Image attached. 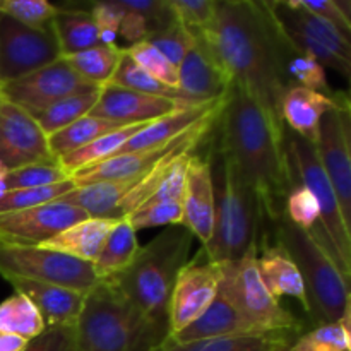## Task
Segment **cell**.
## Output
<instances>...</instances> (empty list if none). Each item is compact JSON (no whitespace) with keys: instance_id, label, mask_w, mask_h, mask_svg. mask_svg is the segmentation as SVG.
<instances>
[{"instance_id":"cell-42","label":"cell","mask_w":351,"mask_h":351,"mask_svg":"<svg viewBox=\"0 0 351 351\" xmlns=\"http://www.w3.org/2000/svg\"><path fill=\"white\" fill-rule=\"evenodd\" d=\"M123 50L147 74H151L154 79L170 86V88L178 89L177 67L161 51H158L153 45H149L147 41H141V43L132 45V47H125Z\"/></svg>"},{"instance_id":"cell-33","label":"cell","mask_w":351,"mask_h":351,"mask_svg":"<svg viewBox=\"0 0 351 351\" xmlns=\"http://www.w3.org/2000/svg\"><path fill=\"white\" fill-rule=\"evenodd\" d=\"M288 351H351V304L338 322L315 326L291 341Z\"/></svg>"},{"instance_id":"cell-34","label":"cell","mask_w":351,"mask_h":351,"mask_svg":"<svg viewBox=\"0 0 351 351\" xmlns=\"http://www.w3.org/2000/svg\"><path fill=\"white\" fill-rule=\"evenodd\" d=\"M110 84L120 86V88L130 89V91L143 93V95L158 96V98H168L175 99V101L187 103V105H194V103H191L184 95H182L180 89L170 88V86L163 84L161 81L154 79L151 74H147L144 69H141L139 65L125 53V50H123V57L122 60H120L119 69H117L115 75H113Z\"/></svg>"},{"instance_id":"cell-35","label":"cell","mask_w":351,"mask_h":351,"mask_svg":"<svg viewBox=\"0 0 351 351\" xmlns=\"http://www.w3.org/2000/svg\"><path fill=\"white\" fill-rule=\"evenodd\" d=\"M287 2L290 5L291 12H293V17L297 19V23L300 24L305 33L311 34L319 45H322L332 55L341 58L343 62L351 64V40L343 36L336 27H332L331 24L322 21L321 17L314 16L307 9H304L300 0H287Z\"/></svg>"},{"instance_id":"cell-8","label":"cell","mask_w":351,"mask_h":351,"mask_svg":"<svg viewBox=\"0 0 351 351\" xmlns=\"http://www.w3.org/2000/svg\"><path fill=\"white\" fill-rule=\"evenodd\" d=\"M257 249L259 245L252 247L240 259L221 264V290L261 331H298L300 322L267 291L257 269Z\"/></svg>"},{"instance_id":"cell-19","label":"cell","mask_w":351,"mask_h":351,"mask_svg":"<svg viewBox=\"0 0 351 351\" xmlns=\"http://www.w3.org/2000/svg\"><path fill=\"white\" fill-rule=\"evenodd\" d=\"M182 106H187V103L143 95V93L130 91L120 86L108 84L101 88L98 101L93 106L89 115L125 127L134 125V123L154 122Z\"/></svg>"},{"instance_id":"cell-26","label":"cell","mask_w":351,"mask_h":351,"mask_svg":"<svg viewBox=\"0 0 351 351\" xmlns=\"http://www.w3.org/2000/svg\"><path fill=\"white\" fill-rule=\"evenodd\" d=\"M139 249L136 230L125 218L119 219L110 230L98 257L93 263L96 278L99 281H105L125 271Z\"/></svg>"},{"instance_id":"cell-51","label":"cell","mask_w":351,"mask_h":351,"mask_svg":"<svg viewBox=\"0 0 351 351\" xmlns=\"http://www.w3.org/2000/svg\"><path fill=\"white\" fill-rule=\"evenodd\" d=\"M7 173H9V170L0 163V199L9 192L7 191Z\"/></svg>"},{"instance_id":"cell-4","label":"cell","mask_w":351,"mask_h":351,"mask_svg":"<svg viewBox=\"0 0 351 351\" xmlns=\"http://www.w3.org/2000/svg\"><path fill=\"white\" fill-rule=\"evenodd\" d=\"M168 341V326L141 317L105 281L86 295L74 328L75 351H163Z\"/></svg>"},{"instance_id":"cell-45","label":"cell","mask_w":351,"mask_h":351,"mask_svg":"<svg viewBox=\"0 0 351 351\" xmlns=\"http://www.w3.org/2000/svg\"><path fill=\"white\" fill-rule=\"evenodd\" d=\"M285 216L298 228L311 232L321 223V209L317 199L304 185L293 184L285 202Z\"/></svg>"},{"instance_id":"cell-12","label":"cell","mask_w":351,"mask_h":351,"mask_svg":"<svg viewBox=\"0 0 351 351\" xmlns=\"http://www.w3.org/2000/svg\"><path fill=\"white\" fill-rule=\"evenodd\" d=\"M60 57L50 24L31 27L10 17H0V84L33 74Z\"/></svg>"},{"instance_id":"cell-21","label":"cell","mask_w":351,"mask_h":351,"mask_svg":"<svg viewBox=\"0 0 351 351\" xmlns=\"http://www.w3.org/2000/svg\"><path fill=\"white\" fill-rule=\"evenodd\" d=\"M257 332L264 331H261L256 324H252L233 305V302L230 300V297L221 290V285H219L215 300L206 308L204 314L170 339L175 343H189L199 341V339L223 338V336L257 335Z\"/></svg>"},{"instance_id":"cell-11","label":"cell","mask_w":351,"mask_h":351,"mask_svg":"<svg viewBox=\"0 0 351 351\" xmlns=\"http://www.w3.org/2000/svg\"><path fill=\"white\" fill-rule=\"evenodd\" d=\"M314 146L351 228V115L346 93H338L336 105L321 119Z\"/></svg>"},{"instance_id":"cell-48","label":"cell","mask_w":351,"mask_h":351,"mask_svg":"<svg viewBox=\"0 0 351 351\" xmlns=\"http://www.w3.org/2000/svg\"><path fill=\"white\" fill-rule=\"evenodd\" d=\"M149 34L151 26L147 19H144L139 14L123 12V17L119 26V36L123 38L129 43V47L141 43V41H146Z\"/></svg>"},{"instance_id":"cell-1","label":"cell","mask_w":351,"mask_h":351,"mask_svg":"<svg viewBox=\"0 0 351 351\" xmlns=\"http://www.w3.org/2000/svg\"><path fill=\"white\" fill-rule=\"evenodd\" d=\"M199 36L230 82L249 93L274 122L283 125L281 101L293 88L285 71L291 47L267 2L216 0L213 23Z\"/></svg>"},{"instance_id":"cell-15","label":"cell","mask_w":351,"mask_h":351,"mask_svg":"<svg viewBox=\"0 0 351 351\" xmlns=\"http://www.w3.org/2000/svg\"><path fill=\"white\" fill-rule=\"evenodd\" d=\"M88 218L81 208L62 201L5 213L0 215V245L40 247L65 228Z\"/></svg>"},{"instance_id":"cell-25","label":"cell","mask_w":351,"mask_h":351,"mask_svg":"<svg viewBox=\"0 0 351 351\" xmlns=\"http://www.w3.org/2000/svg\"><path fill=\"white\" fill-rule=\"evenodd\" d=\"M117 221L119 219L91 218L89 216L88 219H82V221L65 228L64 232L55 235L53 239H50L40 247H47V249L57 250L65 256L93 264L98 257L110 230L113 228Z\"/></svg>"},{"instance_id":"cell-36","label":"cell","mask_w":351,"mask_h":351,"mask_svg":"<svg viewBox=\"0 0 351 351\" xmlns=\"http://www.w3.org/2000/svg\"><path fill=\"white\" fill-rule=\"evenodd\" d=\"M99 91H101V89H99ZM99 91L81 93V95L69 96V98L51 105L50 108L41 112L40 115H36L34 119H36L41 130H43L47 136H51V134L58 132V130L65 129L67 125L74 123L75 120L89 115L93 106L98 101Z\"/></svg>"},{"instance_id":"cell-16","label":"cell","mask_w":351,"mask_h":351,"mask_svg":"<svg viewBox=\"0 0 351 351\" xmlns=\"http://www.w3.org/2000/svg\"><path fill=\"white\" fill-rule=\"evenodd\" d=\"M58 161L48 146V136L36 119L19 106L3 101L0 108V163L7 170L34 163Z\"/></svg>"},{"instance_id":"cell-28","label":"cell","mask_w":351,"mask_h":351,"mask_svg":"<svg viewBox=\"0 0 351 351\" xmlns=\"http://www.w3.org/2000/svg\"><path fill=\"white\" fill-rule=\"evenodd\" d=\"M146 125L147 123H134V125L120 127V129L105 134V136L98 137V139H95L93 143L86 144L81 149L65 154L64 158L58 160V163H60L62 168L72 177V175L77 173V171L86 170V168L89 167H95V165L101 163V161L119 154L120 149H122V147Z\"/></svg>"},{"instance_id":"cell-49","label":"cell","mask_w":351,"mask_h":351,"mask_svg":"<svg viewBox=\"0 0 351 351\" xmlns=\"http://www.w3.org/2000/svg\"><path fill=\"white\" fill-rule=\"evenodd\" d=\"M89 14H91L98 31H115V33H119L123 12L117 5L115 0H112V2H96Z\"/></svg>"},{"instance_id":"cell-20","label":"cell","mask_w":351,"mask_h":351,"mask_svg":"<svg viewBox=\"0 0 351 351\" xmlns=\"http://www.w3.org/2000/svg\"><path fill=\"white\" fill-rule=\"evenodd\" d=\"M5 281L36 307L47 328H75L86 300L84 293L24 278H5Z\"/></svg>"},{"instance_id":"cell-44","label":"cell","mask_w":351,"mask_h":351,"mask_svg":"<svg viewBox=\"0 0 351 351\" xmlns=\"http://www.w3.org/2000/svg\"><path fill=\"white\" fill-rule=\"evenodd\" d=\"M175 19L194 36L204 33L213 23L216 0H167Z\"/></svg>"},{"instance_id":"cell-41","label":"cell","mask_w":351,"mask_h":351,"mask_svg":"<svg viewBox=\"0 0 351 351\" xmlns=\"http://www.w3.org/2000/svg\"><path fill=\"white\" fill-rule=\"evenodd\" d=\"M182 202L180 201H160L144 202L143 206L127 216V221L136 232L156 226H178L182 225Z\"/></svg>"},{"instance_id":"cell-3","label":"cell","mask_w":351,"mask_h":351,"mask_svg":"<svg viewBox=\"0 0 351 351\" xmlns=\"http://www.w3.org/2000/svg\"><path fill=\"white\" fill-rule=\"evenodd\" d=\"M194 237L185 226H168L141 247L125 271L105 280L136 314L168 326V302L175 280L189 263Z\"/></svg>"},{"instance_id":"cell-54","label":"cell","mask_w":351,"mask_h":351,"mask_svg":"<svg viewBox=\"0 0 351 351\" xmlns=\"http://www.w3.org/2000/svg\"><path fill=\"white\" fill-rule=\"evenodd\" d=\"M0 17H2V14H0Z\"/></svg>"},{"instance_id":"cell-2","label":"cell","mask_w":351,"mask_h":351,"mask_svg":"<svg viewBox=\"0 0 351 351\" xmlns=\"http://www.w3.org/2000/svg\"><path fill=\"white\" fill-rule=\"evenodd\" d=\"M216 149L230 158L243 180L254 189L263 208L264 225L285 215L291 173L285 151V125L239 86L230 88L216 120Z\"/></svg>"},{"instance_id":"cell-9","label":"cell","mask_w":351,"mask_h":351,"mask_svg":"<svg viewBox=\"0 0 351 351\" xmlns=\"http://www.w3.org/2000/svg\"><path fill=\"white\" fill-rule=\"evenodd\" d=\"M0 276L57 285L88 295L99 280L91 263L47 247L0 245Z\"/></svg>"},{"instance_id":"cell-43","label":"cell","mask_w":351,"mask_h":351,"mask_svg":"<svg viewBox=\"0 0 351 351\" xmlns=\"http://www.w3.org/2000/svg\"><path fill=\"white\" fill-rule=\"evenodd\" d=\"M58 12L57 5L45 0H0V14L24 26L47 27Z\"/></svg>"},{"instance_id":"cell-46","label":"cell","mask_w":351,"mask_h":351,"mask_svg":"<svg viewBox=\"0 0 351 351\" xmlns=\"http://www.w3.org/2000/svg\"><path fill=\"white\" fill-rule=\"evenodd\" d=\"M23 351H75L74 328H45Z\"/></svg>"},{"instance_id":"cell-6","label":"cell","mask_w":351,"mask_h":351,"mask_svg":"<svg viewBox=\"0 0 351 351\" xmlns=\"http://www.w3.org/2000/svg\"><path fill=\"white\" fill-rule=\"evenodd\" d=\"M269 225L274 242L280 243L300 271L305 288V312L315 326L341 319L350 302V281L343 278L328 254L315 243L311 233L298 228L287 216Z\"/></svg>"},{"instance_id":"cell-5","label":"cell","mask_w":351,"mask_h":351,"mask_svg":"<svg viewBox=\"0 0 351 351\" xmlns=\"http://www.w3.org/2000/svg\"><path fill=\"white\" fill-rule=\"evenodd\" d=\"M216 194L213 237L202 250L218 264L240 259L259 245L264 228L263 208L254 189L247 184L235 165L221 151L209 156Z\"/></svg>"},{"instance_id":"cell-24","label":"cell","mask_w":351,"mask_h":351,"mask_svg":"<svg viewBox=\"0 0 351 351\" xmlns=\"http://www.w3.org/2000/svg\"><path fill=\"white\" fill-rule=\"evenodd\" d=\"M338 93L326 96L312 89L293 86L281 101V120L288 130L314 144L324 113L336 105Z\"/></svg>"},{"instance_id":"cell-17","label":"cell","mask_w":351,"mask_h":351,"mask_svg":"<svg viewBox=\"0 0 351 351\" xmlns=\"http://www.w3.org/2000/svg\"><path fill=\"white\" fill-rule=\"evenodd\" d=\"M182 211V226H185L202 247L208 245L215 230L216 194L211 160L197 153L189 161Z\"/></svg>"},{"instance_id":"cell-23","label":"cell","mask_w":351,"mask_h":351,"mask_svg":"<svg viewBox=\"0 0 351 351\" xmlns=\"http://www.w3.org/2000/svg\"><path fill=\"white\" fill-rule=\"evenodd\" d=\"M223 103H225V98L219 99V101L206 103V105L182 106V108L175 110V112L147 123L144 129H141L120 149V153H134V151H144L151 149V147L163 146V144L170 143L175 137L184 134L187 129H191L192 125L201 122L202 119L215 113L216 110L221 108Z\"/></svg>"},{"instance_id":"cell-27","label":"cell","mask_w":351,"mask_h":351,"mask_svg":"<svg viewBox=\"0 0 351 351\" xmlns=\"http://www.w3.org/2000/svg\"><path fill=\"white\" fill-rule=\"evenodd\" d=\"M288 345H291V332L273 331L223 336L189 343H175L170 339L163 351H278Z\"/></svg>"},{"instance_id":"cell-7","label":"cell","mask_w":351,"mask_h":351,"mask_svg":"<svg viewBox=\"0 0 351 351\" xmlns=\"http://www.w3.org/2000/svg\"><path fill=\"white\" fill-rule=\"evenodd\" d=\"M283 137L291 185H304L317 199L321 209V223L317 226L328 233L341 259L345 261L346 266L351 267V228L345 223L336 192L319 161L315 146L288 130L287 127Z\"/></svg>"},{"instance_id":"cell-10","label":"cell","mask_w":351,"mask_h":351,"mask_svg":"<svg viewBox=\"0 0 351 351\" xmlns=\"http://www.w3.org/2000/svg\"><path fill=\"white\" fill-rule=\"evenodd\" d=\"M221 108L216 110L215 113L202 119L201 122L192 125L191 129H187L184 134H180L163 146L134 151V153H119L108 160L101 161V163L95 165V167L77 171V173L72 175L75 187H86V185L91 184H99V182H119L127 180V178H136L153 170L158 163L168 160V158L180 156L184 153H195L197 147L206 141V137L211 136Z\"/></svg>"},{"instance_id":"cell-30","label":"cell","mask_w":351,"mask_h":351,"mask_svg":"<svg viewBox=\"0 0 351 351\" xmlns=\"http://www.w3.org/2000/svg\"><path fill=\"white\" fill-rule=\"evenodd\" d=\"M122 57L123 48L119 45L117 47L96 45L89 50L62 58H65V62L75 71V74L81 75L86 82L101 89L112 82Z\"/></svg>"},{"instance_id":"cell-22","label":"cell","mask_w":351,"mask_h":351,"mask_svg":"<svg viewBox=\"0 0 351 351\" xmlns=\"http://www.w3.org/2000/svg\"><path fill=\"white\" fill-rule=\"evenodd\" d=\"M257 269L267 291L276 300H280L281 297L297 298L305 308V288L300 271L295 266L287 250L280 243L269 242L266 235H261L259 240Z\"/></svg>"},{"instance_id":"cell-18","label":"cell","mask_w":351,"mask_h":351,"mask_svg":"<svg viewBox=\"0 0 351 351\" xmlns=\"http://www.w3.org/2000/svg\"><path fill=\"white\" fill-rule=\"evenodd\" d=\"M177 71L178 89L194 105L219 101L226 98L232 88L228 75L201 36H195V45Z\"/></svg>"},{"instance_id":"cell-39","label":"cell","mask_w":351,"mask_h":351,"mask_svg":"<svg viewBox=\"0 0 351 351\" xmlns=\"http://www.w3.org/2000/svg\"><path fill=\"white\" fill-rule=\"evenodd\" d=\"M146 41L153 45L158 51H161L175 67H178L185 55L195 45V36L173 17L160 29L153 31Z\"/></svg>"},{"instance_id":"cell-37","label":"cell","mask_w":351,"mask_h":351,"mask_svg":"<svg viewBox=\"0 0 351 351\" xmlns=\"http://www.w3.org/2000/svg\"><path fill=\"white\" fill-rule=\"evenodd\" d=\"M75 184L72 178L60 182V184L48 185L40 189H21V191H9L0 199V215L5 213L24 211V209L36 208V206L48 204V202L58 201L65 194L72 192Z\"/></svg>"},{"instance_id":"cell-14","label":"cell","mask_w":351,"mask_h":351,"mask_svg":"<svg viewBox=\"0 0 351 351\" xmlns=\"http://www.w3.org/2000/svg\"><path fill=\"white\" fill-rule=\"evenodd\" d=\"M0 91L5 101L36 117L69 96L99 91V88L86 82L81 75L75 74L65 58L60 57L53 64L33 74H27L16 81L3 82L0 84Z\"/></svg>"},{"instance_id":"cell-52","label":"cell","mask_w":351,"mask_h":351,"mask_svg":"<svg viewBox=\"0 0 351 351\" xmlns=\"http://www.w3.org/2000/svg\"><path fill=\"white\" fill-rule=\"evenodd\" d=\"M3 101H5V99H3V96H2V91H0V108H2Z\"/></svg>"},{"instance_id":"cell-50","label":"cell","mask_w":351,"mask_h":351,"mask_svg":"<svg viewBox=\"0 0 351 351\" xmlns=\"http://www.w3.org/2000/svg\"><path fill=\"white\" fill-rule=\"evenodd\" d=\"M26 345L27 341L17 338V336H10V335H5V332H0V351H23Z\"/></svg>"},{"instance_id":"cell-29","label":"cell","mask_w":351,"mask_h":351,"mask_svg":"<svg viewBox=\"0 0 351 351\" xmlns=\"http://www.w3.org/2000/svg\"><path fill=\"white\" fill-rule=\"evenodd\" d=\"M50 27L57 38L62 57H71L99 45V31L89 12L60 9Z\"/></svg>"},{"instance_id":"cell-32","label":"cell","mask_w":351,"mask_h":351,"mask_svg":"<svg viewBox=\"0 0 351 351\" xmlns=\"http://www.w3.org/2000/svg\"><path fill=\"white\" fill-rule=\"evenodd\" d=\"M45 328L43 317L24 295L14 293L0 304V332L29 341Z\"/></svg>"},{"instance_id":"cell-47","label":"cell","mask_w":351,"mask_h":351,"mask_svg":"<svg viewBox=\"0 0 351 351\" xmlns=\"http://www.w3.org/2000/svg\"><path fill=\"white\" fill-rule=\"evenodd\" d=\"M302 7L312 12L314 16L321 17L328 24L339 31L343 36L351 40V17L346 16L341 9H339L336 0H319V2H311V0H300Z\"/></svg>"},{"instance_id":"cell-38","label":"cell","mask_w":351,"mask_h":351,"mask_svg":"<svg viewBox=\"0 0 351 351\" xmlns=\"http://www.w3.org/2000/svg\"><path fill=\"white\" fill-rule=\"evenodd\" d=\"M285 71H287V77L291 86H300V88L312 89L321 95L335 96V91L329 86L328 75H326V69L314 58L298 53L291 48Z\"/></svg>"},{"instance_id":"cell-31","label":"cell","mask_w":351,"mask_h":351,"mask_svg":"<svg viewBox=\"0 0 351 351\" xmlns=\"http://www.w3.org/2000/svg\"><path fill=\"white\" fill-rule=\"evenodd\" d=\"M120 127L122 125H119L115 122H110V120L86 115L82 119L75 120L74 123L67 125L65 129L48 136V146H50L51 154L57 160H60L65 154L74 153V151L84 147L86 144L93 143L98 137L113 132V130L120 129Z\"/></svg>"},{"instance_id":"cell-53","label":"cell","mask_w":351,"mask_h":351,"mask_svg":"<svg viewBox=\"0 0 351 351\" xmlns=\"http://www.w3.org/2000/svg\"><path fill=\"white\" fill-rule=\"evenodd\" d=\"M288 346H290V345H288ZM288 346H283V348H280L278 351H288Z\"/></svg>"},{"instance_id":"cell-40","label":"cell","mask_w":351,"mask_h":351,"mask_svg":"<svg viewBox=\"0 0 351 351\" xmlns=\"http://www.w3.org/2000/svg\"><path fill=\"white\" fill-rule=\"evenodd\" d=\"M72 178L62 168L58 161L50 163H34L27 167L9 170L7 173V191H21V189H40L48 185L60 184Z\"/></svg>"},{"instance_id":"cell-13","label":"cell","mask_w":351,"mask_h":351,"mask_svg":"<svg viewBox=\"0 0 351 351\" xmlns=\"http://www.w3.org/2000/svg\"><path fill=\"white\" fill-rule=\"evenodd\" d=\"M223 280L221 264L215 263L199 250L178 273L168 302V332L170 338L184 331L201 317L215 300Z\"/></svg>"}]
</instances>
